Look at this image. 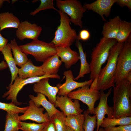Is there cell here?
<instances>
[{
    "label": "cell",
    "mask_w": 131,
    "mask_h": 131,
    "mask_svg": "<svg viewBox=\"0 0 131 131\" xmlns=\"http://www.w3.org/2000/svg\"><path fill=\"white\" fill-rule=\"evenodd\" d=\"M28 106L20 107L13 103H6L0 102V109L6 111L7 113H24Z\"/></svg>",
    "instance_id": "1f68e13d"
},
{
    "label": "cell",
    "mask_w": 131,
    "mask_h": 131,
    "mask_svg": "<svg viewBox=\"0 0 131 131\" xmlns=\"http://www.w3.org/2000/svg\"><path fill=\"white\" fill-rule=\"evenodd\" d=\"M131 22L122 20L115 39L117 42L124 43L131 35Z\"/></svg>",
    "instance_id": "83f0119b"
},
{
    "label": "cell",
    "mask_w": 131,
    "mask_h": 131,
    "mask_svg": "<svg viewBox=\"0 0 131 131\" xmlns=\"http://www.w3.org/2000/svg\"><path fill=\"white\" fill-rule=\"evenodd\" d=\"M57 11L60 16V24L51 42L56 47H70L77 39L75 30L71 27L70 19L68 16L59 10Z\"/></svg>",
    "instance_id": "277c9868"
},
{
    "label": "cell",
    "mask_w": 131,
    "mask_h": 131,
    "mask_svg": "<svg viewBox=\"0 0 131 131\" xmlns=\"http://www.w3.org/2000/svg\"><path fill=\"white\" fill-rule=\"evenodd\" d=\"M112 90L111 88L106 93H105L103 90L100 91V101L97 106L94 109V114L96 115L97 119L96 131H98L106 115H107L108 118H112L113 117V107L109 106L107 103V98L111 93Z\"/></svg>",
    "instance_id": "30bf717a"
},
{
    "label": "cell",
    "mask_w": 131,
    "mask_h": 131,
    "mask_svg": "<svg viewBox=\"0 0 131 131\" xmlns=\"http://www.w3.org/2000/svg\"><path fill=\"white\" fill-rule=\"evenodd\" d=\"M40 4L39 6L34 11L30 13V15L34 16L40 11L49 9H53L57 11L54 6L53 0H40Z\"/></svg>",
    "instance_id": "836d02e7"
},
{
    "label": "cell",
    "mask_w": 131,
    "mask_h": 131,
    "mask_svg": "<svg viewBox=\"0 0 131 131\" xmlns=\"http://www.w3.org/2000/svg\"><path fill=\"white\" fill-rule=\"evenodd\" d=\"M45 78L60 79V76L58 74L53 75L45 74L41 76L26 79L20 78L17 76L15 80L14 83L7 87L8 90L4 94L2 97H6V99L11 100V103L16 105H20L22 103L18 101L17 97L18 93L23 87L27 84L36 83Z\"/></svg>",
    "instance_id": "52a82bcc"
},
{
    "label": "cell",
    "mask_w": 131,
    "mask_h": 131,
    "mask_svg": "<svg viewBox=\"0 0 131 131\" xmlns=\"http://www.w3.org/2000/svg\"><path fill=\"white\" fill-rule=\"evenodd\" d=\"M98 131H131V125L99 128Z\"/></svg>",
    "instance_id": "e575fe53"
},
{
    "label": "cell",
    "mask_w": 131,
    "mask_h": 131,
    "mask_svg": "<svg viewBox=\"0 0 131 131\" xmlns=\"http://www.w3.org/2000/svg\"><path fill=\"white\" fill-rule=\"evenodd\" d=\"M29 105L28 108L22 115L19 116L21 121L29 120L37 122L39 123H46L50 120L47 112L44 114L43 107H38L31 100L29 101Z\"/></svg>",
    "instance_id": "5bb4252c"
},
{
    "label": "cell",
    "mask_w": 131,
    "mask_h": 131,
    "mask_svg": "<svg viewBox=\"0 0 131 131\" xmlns=\"http://www.w3.org/2000/svg\"><path fill=\"white\" fill-rule=\"evenodd\" d=\"M75 44L79 51L81 62L79 74L74 79L75 80H78L80 78L83 77L85 75L90 73V64L87 60L86 53L84 52L82 43L80 41V40L77 39Z\"/></svg>",
    "instance_id": "7402d4cb"
},
{
    "label": "cell",
    "mask_w": 131,
    "mask_h": 131,
    "mask_svg": "<svg viewBox=\"0 0 131 131\" xmlns=\"http://www.w3.org/2000/svg\"><path fill=\"white\" fill-rule=\"evenodd\" d=\"M9 44L16 65L21 67L29 60L27 55L20 49L15 39L11 40Z\"/></svg>",
    "instance_id": "484cf974"
},
{
    "label": "cell",
    "mask_w": 131,
    "mask_h": 131,
    "mask_svg": "<svg viewBox=\"0 0 131 131\" xmlns=\"http://www.w3.org/2000/svg\"><path fill=\"white\" fill-rule=\"evenodd\" d=\"M49 78H45L35 83L33 86V90L37 93H39L47 97L49 101L55 105L57 95L59 91L57 86H53L49 83Z\"/></svg>",
    "instance_id": "2e32d148"
},
{
    "label": "cell",
    "mask_w": 131,
    "mask_h": 131,
    "mask_svg": "<svg viewBox=\"0 0 131 131\" xmlns=\"http://www.w3.org/2000/svg\"><path fill=\"white\" fill-rule=\"evenodd\" d=\"M19 46L23 52L27 55H32L38 62H43L56 54V47L53 43H47L38 39Z\"/></svg>",
    "instance_id": "5b68a950"
},
{
    "label": "cell",
    "mask_w": 131,
    "mask_h": 131,
    "mask_svg": "<svg viewBox=\"0 0 131 131\" xmlns=\"http://www.w3.org/2000/svg\"><path fill=\"white\" fill-rule=\"evenodd\" d=\"M90 37V33L89 31L86 29H82L80 32L77 36V39L79 40L87 41L89 40Z\"/></svg>",
    "instance_id": "d590c367"
},
{
    "label": "cell",
    "mask_w": 131,
    "mask_h": 131,
    "mask_svg": "<svg viewBox=\"0 0 131 131\" xmlns=\"http://www.w3.org/2000/svg\"><path fill=\"white\" fill-rule=\"evenodd\" d=\"M56 4L59 10L70 17V22L82 27V18L87 10L77 0H57Z\"/></svg>",
    "instance_id": "ba28073f"
},
{
    "label": "cell",
    "mask_w": 131,
    "mask_h": 131,
    "mask_svg": "<svg viewBox=\"0 0 131 131\" xmlns=\"http://www.w3.org/2000/svg\"><path fill=\"white\" fill-rule=\"evenodd\" d=\"M66 116L63 112L60 111L52 117L50 120L54 123L56 131H66Z\"/></svg>",
    "instance_id": "f546056e"
},
{
    "label": "cell",
    "mask_w": 131,
    "mask_h": 131,
    "mask_svg": "<svg viewBox=\"0 0 131 131\" xmlns=\"http://www.w3.org/2000/svg\"><path fill=\"white\" fill-rule=\"evenodd\" d=\"M116 1V0H97L90 3H85L83 6L87 10H92L98 14L105 22L106 21L104 16H109L112 7Z\"/></svg>",
    "instance_id": "9a60e30c"
},
{
    "label": "cell",
    "mask_w": 131,
    "mask_h": 131,
    "mask_svg": "<svg viewBox=\"0 0 131 131\" xmlns=\"http://www.w3.org/2000/svg\"><path fill=\"white\" fill-rule=\"evenodd\" d=\"M46 123H36L21 121L20 129L23 131H42Z\"/></svg>",
    "instance_id": "d6a6232c"
},
{
    "label": "cell",
    "mask_w": 131,
    "mask_h": 131,
    "mask_svg": "<svg viewBox=\"0 0 131 131\" xmlns=\"http://www.w3.org/2000/svg\"><path fill=\"white\" fill-rule=\"evenodd\" d=\"M90 85L88 84L73 91L69 93L68 97L71 99L80 100L86 104L88 107L87 112L94 114V109L96 102L99 99L100 91L98 90L90 89Z\"/></svg>",
    "instance_id": "9c48e42d"
},
{
    "label": "cell",
    "mask_w": 131,
    "mask_h": 131,
    "mask_svg": "<svg viewBox=\"0 0 131 131\" xmlns=\"http://www.w3.org/2000/svg\"><path fill=\"white\" fill-rule=\"evenodd\" d=\"M117 42L115 39L103 37L100 38L91 53V61L90 64V79L93 80L98 75L102 65L108 59L111 49Z\"/></svg>",
    "instance_id": "3957f363"
},
{
    "label": "cell",
    "mask_w": 131,
    "mask_h": 131,
    "mask_svg": "<svg viewBox=\"0 0 131 131\" xmlns=\"http://www.w3.org/2000/svg\"><path fill=\"white\" fill-rule=\"evenodd\" d=\"M29 97L37 107H40L42 106L46 110L50 120L54 115L60 111L56 108L55 105L47 100L44 95L42 94L37 93L36 96L30 95Z\"/></svg>",
    "instance_id": "ffe728a7"
},
{
    "label": "cell",
    "mask_w": 131,
    "mask_h": 131,
    "mask_svg": "<svg viewBox=\"0 0 131 131\" xmlns=\"http://www.w3.org/2000/svg\"><path fill=\"white\" fill-rule=\"evenodd\" d=\"M19 77L22 79H26L36 76H43L45 74L41 66H35L30 59L18 68Z\"/></svg>",
    "instance_id": "ac0fdd59"
},
{
    "label": "cell",
    "mask_w": 131,
    "mask_h": 131,
    "mask_svg": "<svg viewBox=\"0 0 131 131\" xmlns=\"http://www.w3.org/2000/svg\"><path fill=\"white\" fill-rule=\"evenodd\" d=\"M122 20L120 16H117L105 22L102 32L103 37L115 39Z\"/></svg>",
    "instance_id": "d6986e66"
},
{
    "label": "cell",
    "mask_w": 131,
    "mask_h": 131,
    "mask_svg": "<svg viewBox=\"0 0 131 131\" xmlns=\"http://www.w3.org/2000/svg\"><path fill=\"white\" fill-rule=\"evenodd\" d=\"M66 131H74L68 127L66 126Z\"/></svg>",
    "instance_id": "ee69618b"
},
{
    "label": "cell",
    "mask_w": 131,
    "mask_h": 131,
    "mask_svg": "<svg viewBox=\"0 0 131 131\" xmlns=\"http://www.w3.org/2000/svg\"><path fill=\"white\" fill-rule=\"evenodd\" d=\"M62 63L59 57L56 54L43 62L41 66L45 74L55 75L58 74L59 69Z\"/></svg>",
    "instance_id": "603a6c76"
},
{
    "label": "cell",
    "mask_w": 131,
    "mask_h": 131,
    "mask_svg": "<svg viewBox=\"0 0 131 131\" xmlns=\"http://www.w3.org/2000/svg\"><path fill=\"white\" fill-rule=\"evenodd\" d=\"M20 22L17 17L9 12L0 13V31L7 28L17 29Z\"/></svg>",
    "instance_id": "cb8c5ba5"
},
{
    "label": "cell",
    "mask_w": 131,
    "mask_h": 131,
    "mask_svg": "<svg viewBox=\"0 0 131 131\" xmlns=\"http://www.w3.org/2000/svg\"><path fill=\"white\" fill-rule=\"evenodd\" d=\"M84 120L83 114L70 115L66 116V124L74 131H84L83 128Z\"/></svg>",
    "instance_id": "d4e9b609"
},
{
    "label": "cell",
    "mask_w": 131,
    "mask_h": 131,
    "mask_svg": "<svg viewBox=\"0 0 131 131\" xmlns=\"http://www.w3.org/2000/svg\"><path fill=\"white\" fill-rule=\"evenodd\" d=\"M56 54L64 63L66 69L70 68L80 60L79 56L76 51L72 50L70 47H56Z\"/></svg>",
    "instance_id": "e0dca14e"
},
{
    "label": "cell",
    "mask_w": 131,
    "mask_h": 131,
    "mask_svg": "<svg viewBox=\"0 0 131 131\" xmlns=\"http://www.w3.org/2000/svg\"><path fill=\"white\" fill-rule=\"evenodd\" d=\"M83 114L84 120L83 128L84 131H94L97 123L96 115L91 116L86 111H84Z\"/></svg>",
    "instance_id": "4dcf8cb0"
},
{
    "label": "cell",
    "mask_w": 131,
    "mask_h": 131,
    "mask_svg": "<svg viewBox=\"0 0 131 131\" xmlns=\"http://www.w3.org/2000/svg\"><path fill=\"white\" fill-rule=\"evenodd\" d=\"M116 3L122 7H127L129 10H131V0H116Z\"/></svg>",
    "instance_id": "8d00e7d4"
},
{
    "label": "cell",
    "mask_w": 131,
    "mask_h": 131,
    "mask_svg": "<svg viewBox=\"0 0 131 131\" xmlns=\"http://www.w3.org/2000/svg\"><path fill=\"white\" fill-rule=\"evenodd\" d=\"M17 29L16 35L20 41L26 39L37 40L42 30L40 26L26 20L20 22Z\"/></svg>",
    "instance_id": "7c38bea8"
},
{
    "label": "cell",
    "mask_w": 131,
    "mask_h": 131,
    "mask_svg": "<svg viewBox=\"0 0 131 131\" xmlns=\"http://www.w3.org/2000/svg\"><path fill=\"white\" fill-rule=\"evenodd\" d=\"M8 66L6 62L4 61H3L0 63V70L6 69Z\"/></svg>",
    "instance_id": "60d3db41"
},
{
    "label": "cell",
    "mask_w": 131,
    "mask_h": 131,
    "mask_svg": "<svg viewBox=\"0 0 131 131\" xmlns=\"http://www.w3.org/2000/svg\"><path fill=\"white\" fill-rule=\"evenodd\" d=\"M55 106L56 107L59 108L66 116L80 115L83 111L80 107L79 100L74 99L73 101L67 95L57 96Z\"/></svg>",
    "instance_id": "8fae6325"
},
{
    "label": "cell",
    "mask_w": 131,
    "mask_h": 131,
    "mask_svg": "<svg viewBox=\"0 0 131 131\" xmlns=\"http://www.w3.org/2000/svg\"><path fill=\"white\" fill-rule=\"evenodd\" d=\"M8 67H9L11 74V82L9 85H12L15 78L18 76V68L13 57L9 43H7L1 51Z\"/></svg>",
    "instance_id": "44dd1931"
},
{
    "label": "cell",
    "mask_w": 131,
    "mask_h": 131,
    "mask_svg": "<svg viewBox=\"0 0 131 131\" xmlns=\"http://www.w3.org/2000/svg\"><path fill=\"white\" fill-rule=\"evenodd\" d=\"M19 116L18 113H7L4 131H18L21 127Z\"/></svg>",
    "instance_id": "4316f807"
},
{
    "label": "cell",
    "mask_w": 131,
    "mask_h": 131,
    "mask_svg": "<svg viewBox=\"0 0 131 131\" xmlns=\"http://www.w3.org/2000/svg\"><path fill=\"white\" fill-rule=\"evenodd\" d=\"M131 72V35L124 43L117 58L115 83L125 79Z\"/></svg>",
    "instance_id": "8992f818"
},
{
    "label": "cell",
    "mask_w": 131,
    "mask_h": 131,
    "mask_svg": "<svg viewBox=\"0 0 131 131\" xmlns=\"http://www.w3.org/2000/svg\"><path fill=\"white\" fill-rule=\"evenodd\" d=\"M131 125V116L119 118L105 117L100 127L102 128L115 127L116 125Z\"/></svg>",
    "instance_id": "f1b7e54d"
},
{
    "label": "cell",
    "mask_w": 131,
    "mask_h": 131,
    "mask_svg": "<svg viewBox=\"0 0 131 131\" xmlns=\"http://www.w3.org/2000/svg\"><path fill=\"white\" fill-rule=\"evenodd\" d=\"M113 88V118L131 116V83L125 79Z\"/></svg>",
    "instance_id": "6da1fadb"
},
{
    "label": "cell",
    "mask_w": 131,
    "mask_h": 131,
    "mask_svg": "<svg viewBox=\"0 0 131 131\" xmlns=\"http://www.w3.org/2000/svg\"><path fill=\"white\" fill-rule=\"evenodd\" d=\"M0 31V51H1L7 44L8 40L3 37Z\"/></svg>",
    "instance_id": "f35d334b"
},
{
    "label": "cell",
    "mask_w": 131,
    "mask_h": 131,
    "mask_svg": "<svg viewBox=\"0 0 131 131\" xmlns=\"http://www.w3.org/2000/svg\"><path fill=\"white\" fill-rule=\"evenodd\" d=\"M42 131H56L54 125L50 120L46 123Z\"/></svg>",
    "instance_id": "74e56055"
},
{
    "label": "cell",
    "mask_w": 131,
    "mask_h": 131,
    "mask_svg": "<svg viewBox=\"0 0 131 131\" xmlns=\"http://www.w3.org/2000/svg\"><path fill=\"white\" fill-rule=\"evenodd\" d=\"M130 82L131 83V72L129 73L125 78Z\"/></svg>",
    "instance_id": "b9f144b4"
},
{
    "label": "cell",
    "mask_w": 131,
    "mask_h": 131,
    "mask_svg": "<svg viewBox=\"0 0 131 131\" xmlns=\"http://www.w3.org/2000/svg\"><path fill=\"white\" fill-rule=\"evenodd\" d=\"M63 74L66 78L65 82L62 84L59 83L57 86L59 89L58 94L59 96L67 95L76 89L87 85H90L93 81L90 79L82 82H76L74 80L73 72L70 70L65 71Z\"/></svg>",
    "instance_id": "4fadbf2b"
},
{
    "label": "cell",
    "mask_w": 131,
    "mask_h": 131,
    "mask_svg": "<svg viewBox=\"0 0 131 131\" xmlns=\"http://www.w3.org/2000/svg\"><path fill=\"white\" fill-rule=\"evenodd\" d=\"M98 76H97L93 80L90 85V88L92 90H98L97 86L98 81Z\"/></svg>",
    "instance_id": "ab89813d"
},
{
    "label": "cell",
    "mask_w": 131,
    "mask_h": 131,
    "mask_svg": "<svg viewBox=\"0 0 131 131\" xmlns=\"http://www.w3.org/2000/svg\"><path fill=\"white\" fill-rule=\"evenodd\" d=\"M5 1H7L9 2V0H0V8L2 6L3 3Z\"/></svg>",
    "instance_id": "7bdbcfd3"
},
{
    "label": "cell",
    "mask_w": 131,
    "mask_h": 131,
    "mask_svg": "<svg viewBox=\"0 0 131 131\" xmlns=\"http://www.w3.org/2000/svg\"><path fill=\"white\" fill-rule=\"evenodd\" d=\"M124 43L117 42L111 49L107 64L98 75L97 89L104 90L114 87L118 57Z\"/></svg>",
    "instance_id": "7a4b0ae2"
}]
</instances>
